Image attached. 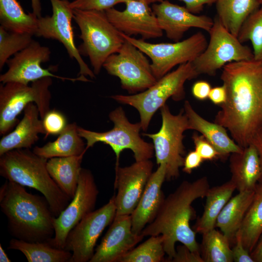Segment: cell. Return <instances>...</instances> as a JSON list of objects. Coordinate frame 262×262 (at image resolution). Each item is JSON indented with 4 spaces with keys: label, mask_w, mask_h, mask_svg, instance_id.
I'll return each mask as SVG.
<instances>
[{
    "label": "cell",
    "mask_w": 262,
    "mask_h": 262,
    "mask_svg": "<svg viewBox=\"0 0 262 262\" xmlns=\"http://www.w3.org/2000/svg\"><path fill=\"white\" fill-rule=\"evenodd\" d=\"M220 78L227 98L214 122L227 129L232 139L244 148L262 128V61L228 63Z\"/></svg>",
    "instance_id": "cell-1"
},
{
    "label": "cell",
    "mask_w": 262,
    "mask_h": 262,
    "mask_svg": "<svg viewBox=\"0 0 262 262\" xmlns=\"http://www.w3.org/2000/svg\"><path fill=\"white\" fill-rule=\"evenodd\" d=\"M209 188L206 177L193 181H182L164 198L155 218L141 232L144 237L163 236L164 249L170 261L175 255L177 242L192 251L200 253L196 232L190 227V222L194 214L192 204L195 200L205 197Z\"/></svg>",
    "instance_id": "cell-2"
},
{
    "label": "cell",
    "mask_w": 262,
    "mask_h": 262,
    "mask_svg": "<svg viewBox=\"0 0 262 262\" xmlns=\"http://www.w3.org/2000/svg\"><path fill=\"white\" fill-rule=\"evenodd\" d=\"M0 207L14 238L29 242H49L54 235V215L43 196L6 180L0 188Z\"/></svg>",
    "instance_id": "cell-3"
},
{
    "label": "cell",
    "mask_w": 262,
    "mask_h": 262,
    "mask_svg": "<svg viewBox=\"0 0 262 262\" xmlns=\"http://www.w3.org/2000/svg\"><path fill=\"white\" fill-rule=\"evenodd\" d=\"M48 160L29 148L13 149L0 156V175L7 180L39 191L57 217L71 199L50 176L47 167Z\"/></svg>",
    "instance_id": "cell-4"
},
{
    "label": "cell",
    "mask_w": 262,
    "mask_h": 262,
    "mask_svg": "<svg viewBox=\"0 0 262 262\" xmlns=\"http://www.w3.org/2000/svg\"><path fill=\"white\" fill-rule=\"evenodd\" d=\"M73 19L82 40L78 49L87 56L95 75L111 55L117 53L125 41L109 20L105 11L73 9Z\"/></svg>",
    "instance_id": "cell-5"
},
{
    "label": "cell",
    "mask_w": 262,
    "mask_h": 262,
    "mask_svg": "<svg viewBox=\"0 0 262 262\" xmlns=\"http://www.w3.org/2000/svg\"><path fill=\"white\" fill-rule=\"evenodd\" d=\"M199 75L192 62L179 65L146 90L131 95H115L110 97L119 103L130 105L139 112L142 130H147L151 118L156 111L164 105L170 98L176 101L185 96L184 85L187 80Z\"/></svg>",
    "instance_id": "cell-6"
},
{
    "label": "cell",
    "mask_w": 262,
    "mask_h": 262,
    "mask_svg": "<svg viewBox=\"0 0 262 262\" xmlns=\"http://www.w3.org/2000/svg\"><path fill=\"white\" fill-rule=\"evenodd\" d=\"M109 117L114 127L107 131H94L78 127L79 135L86 141L87 149L98 142L109 145L115 154V166L119 165L120 153L125 149L132 151L135 161L150 160L153 157V145L141 137L142 125L140 122L131 123L121 107L111 112Z\"/></svg>",
    "instance_id": "cell-7"
},
{
    "label": "cell",
    "mask_w": 262,
    "mask_h": 262,
    "mask_svg": "<svg viewBox=\"0 0 262 262\" xmlns=\"http://www.w3.org/2000/svg\"><path fill=\"white\" fill-rule=\"evenodd\" d=\"M51 77H45L28 84L9 82L0 85V134L10 131L18 121L17 116L27 105L34 103L42 119L50 110Z\"/></svg>",
    "instance_id": "cell-8"
},
{
    "label": "cell",
    "mask_w": 262,
    "mask_h": 262,
    "mask_svg": "<svg viewBox=\"0 0 262 262\" xmlns=\"http://www.w3.org/2000/svg\"><path fill=\"white\" fill-rule=\"evenodd\" d=\"M162 125L155 133H144L153 141L157 164H165L166 180L177 178L180 169L183 167L185 147L184 132L189 130L188 118L183 109L177 115L172 114L165 104L160 109Z\"/></svg>",
    "instance_id": "cell-9"
},
{
    "label": "cell",
    "mask_w": 262,
    "mask_h": 262,
    "mask_svg": "<svg viewBox=\"0 0 262 262\" xmlns=\"http://www.w3.org/2000/svg\"><path fill=\"white\" fill-rule=\"evenodd\" d=\"M128 40L151 60L152 73L158 80L177 65L193 62L205 49L208 42L201 32L174 43H151L120 33Z\"/></svg>",
    "instance_id": "cell-10"
},
{
    "label": "cell",
    "mask_w": 262,
    "mask_h": 262,
    "mask_svg": "<svg viewBox=\"0 0 262 262\" xmlns=\"http://www.w3.org/2000/svg\"><path fill=\"white\" fill-rule=\"evenodd\" d=\"M210 41L205 49L192 63L198 75L215 76L228 63L253 59V51L230 33L217 16L209 32Z\"/></svg>",
    "instance_id": "cell-11"
},
{
    "label": "cell",
    "mask_w": 262,
    "mask_h": 262,
    "mask_svg": "<svg viewBox=\"0 0 262 262\" xmlns=\"http://www.w3.org/2000/svg\"><path fill=\"white\" fill-rule=\"evenodd\" d=\"M146 54L125 39L117 53L109 56L103 67L118 77L122 89L130 94L143 92L157 81Z\"/></svg>",
    "instance_id": "cell-12"
},
{
    "label": "cell",
    "mask_w": 262,
    "mask_h": 262,
    "mask_svg": "<svg viewBox=\"0 0 262 262\" xmlns=\"http://www.w3.org/2000/svg\"><path fill=\"white\" fill-rule=\"evenodd\" d=\"M116 210L113 196L107 203L88 214L71 230L64 247L72 253L69 262L90 261L98 238L113 221Z\"/></svg>",
    "instance_id": "cell-13"
},
{
    "label": "cell",
    "mask_w": 262,
    "mask_h": 262,
    "mask_svg": "<svg viewBox=\"0 0 262 262\" xmlns=\"http://www.w3.org/2000/svg\"><path fill=\"white\" fill-rule=\"evenodd\" d=\"M98 192L91 171L82 168L74 197L54 219V235L49 242L50 245L64 249L67 235L71 230L94 210Z\"/></svg>",
    "instance_id": "cell-14"
},
{
    "label": "cell",
    "mask_w": 262,
    "mask_h": 262,
    "mask_svg": "<svg viewBox=\"0 0 262 262\" xmlns=\"http://www.w3.org/2000/svg\"><path fill=\"white\" fill-rule=\"evenodd\" d=\"M51 51L49 49L42 46L39 42L33 40L25 49L14 55L8 60L7 71L0 75V82L2 83L17 82L28 84L45 77L58 78L62 81L88 82L83 76L77 78H68L53 74L49 68L45 69L41 64L49 61Z\"/></svg>",
    "instance_id": "cell-15"
},
{
    "label": "cell",
    "mask_w": 262,
    "mask_h": 262,
    "mask_svg": "<svg viewBox=\"0 0 262 262\" xmlns=\"http://www.w3.org/2000/svg\"><path fill=\"white\" fill-rule=\"evenodd\" d=\"M52 15L39 17L36 36L56 39L66 48L69 56L78 63L79 76L95 78V74L84 61L74 42L72 19L73 9L68 0H50Z\"/></svg>",
    "instance_id": "cell-16"
},
{
    "label": "cell",
    "mask_w": 262,
    "mask_h": 262,
    "mask_svg": "<svg viewBox=\"0 0 262 262\" xmlns=\"http://www.w3.org/2000/svg\"><path fill=\"white\" fill-rule=\"evenodd\" d=\"M150 160L135 161L130 166H115L114 195L116 214L131 215L136 208L152 172Z\"/></svg>",
    "instance_id": "cell-17"
},
{
    "label": "cell",
    "mask_w": 262,
    "mask_h": 262,
    "mask_svg": "<svg viewBox=\"0 0 262 262\" xmlns=\"http://www.w3.org/2000/svg\"><path fill=\"white\" fill-rule=\"evenodd\" d=\"M126 8H111L105 11L112 24L120 33L131 36L139 35L143 40L161 37L163 31L149 5L136 0H128Z\"/></svg>",
    "instance_id": "cell-18"
},
{
    "label": "cell",
    "mask_w": 262,
    "mask_h": 262,
    "mask_svg": "<svg viewBox=\"0 0 262 262\" xmlns=\"http://www.w3.org/2000/svg\"><path fill=\"white\" fill-rule=\"evenodd\" d=\"M144 237L132 231L131 215H115L89 262H119Z\"/></svg>",
    "instance_id": "cell-19"
},
{
    "label": "cell",
    "mask_w": 262,
    "mask_h": 262,
    "mask_svg": "<svg viewBox=\"0 0 262 262\" xmlns=\"http://www.w3.org/2000/svg\"><path fill=\"white\" fill-rule=\"evenodd\" d=\"M152 10L166 37L175 42L180 41L184 33L191 28L201 29L209 33L213 24V20L210 17L193 14L185 7L172 3L167 0L153 4Z\"/></svg>",
    "instance_id": "cell-20"
},
{
    "label": "cell",
    "mask_w": 262,
    "mask_h": 262,
    "mask_svg": "<svg viewBox=\"0 0 262 262\" xmlns=\"http://www.w3.org/2000/svg\"><path fill=\"white\" fill-rule=\"evenodd\" d=\"M166 180V166L162 164L153 172L141 197L131 214L132 230L140 234L145 227L155 218L164 200L162 187Z\"/></svg>",
    "instance_id": "cell-21"
},
{
    "label": "cell",
    "mask_w": 262,
    "mask_h": 262,
    "mask_svg": "<svg viewBox=\"0 0 262 262\" xmlns=\"http://www.w3.org/2000/svg\"><path fill=\"white\" fill-rule=\"evenodd\" d=\"M37 106L30 103L24 110L21 120L10 133L0 141V156L16 149L30 148L39 139L38 135L45 134L42 120Z\"/></svg>",
    "instance_id": "cell-22"
},
{
    "label": "cell",
    "mask_w": 262,
    "mask_h": 262,
    "mask_svg": "<svg viewBox=\"0 0 262 262\" xmlns=\"http://www.w3.org/2000/svg\"><path fill=\"white\" fill-rule=\"evenodd\" d=\"M230 180L239 192L254 190L261 176V164L258 150L251 143L239 152L230 154Z\"/></svg>",
    "instance_id": "cell-23"
},
{
    "label": "cell",
    "mask_w": 262,
    "mask_h": 262,
    "mask_svg": "<svg viewBox=\"0 0 262 262\" xmlns=\"http://www.w3.org/2000/svg\"><path fill=\"white\" fill-rule=\"evenodd\" d=\"M183 110L188 118L189 130L196 131L203 135L215 148L219 158L225 160L230 154L243 150V148L229 137L225 127L203 118L187 100L184 102Z\"/></svg>",
    "instance_id": "cell-24"
},
{
    "label": "cell",
    "mask_w": 262,
    "mask_h": 262,
    "mask_svg": "<svg viewBox=\"0 0 262 262\" xmlns=\"http://www.w3.org/2000/svg\"><path fill=\"white\" fill-rule=\"evenodd\" d=\"M254 190L239 192L231 197L217 218L215 227L220 229L230 243L234 242L236 234L253 200Z\"/></svg>",
    "instance_id": "cell-25"
},
{
    "label": "cell",
    "mask_w": 262,
    "mask_h": 262,
    "mask_svg": "<svg viewBox=\"0 0 262 262\" xmlns=\"http://www.w3.org/2000/svg\"><path fill=\"white\" fill-rule=\"evenodd\" d=\"M78 128L76 123L67 124L55 141L49 142L42 147H34L33 152L47 159L78 156L85 153L87 149Z\"/></svg>",
    "instance_id": "cell-26"
},
{
    "label": "cell",
    "mask_w": 262,
    "mask_h": 262,
    "mask_svg": "<svg viewBox=\"0 0 262 262\" xmlns=\"http://www.w3.org/2000/svg\"><path fill=\"white\" fill-rule=\"evenodd\" d=\"M85 153L78 156L54 157L48 160V172L60 189L71 199L77 191Z\"/></svg>",
    "instance_id": "cell-27"
},
{
    "label": "cell",
    "mask_w": 262,
    "mask_h": 262,
    "mask_svg": "<svg viewBox=\"0 0 262 262\" xmlns=\"http://www.w3.org/2000/svg\"><path fill=\"white\" fill-rule=\"evenodd\" d=\"M235 189L230 180L221 185L210 187L205 196L203 212L194 227L196 232L202 234L214 229L218 216Z\"/></svg>",
    "instance_id": "cell-28"
},
{
    "label": "cell",
    "mask_w": 262,
    "mask_h": 262,
    "mask_svg": "<svg viewBox=\"0 0 262 262\" xmlns=\"http://www.w3.org/2000/svg\"><path fill=\"white\" fill-rule=\"evenodd\" d=\"M260 0H217V17L223 25L237 37L246 18L261 5Z\"/></svg>",
    "instance_id": "cell-29"
},
{
    "label": "cell",
    "mask_w": 262,
    "mask_h": 262,
    "mask_svg": "<svg viewBox=\"0 0 262 262\" xmlns=\"http://www.w3.org/2000/svg\"><path fill=\"white\" fill-rule=\"evenodd\" d=\"M38 19L33 12L26 13L17 0H0V26L5 30L36 35Z\"/></svg>",
    "instance_id": "cell-30"
},
{
    "label": "cell",
    "mask_w": 262,
    "mask_h": 262,
    "mask_svg": "<svg viewBox=\"0 0 262 262\" xmlns=\"http://www.w3.org/2000/svg\"><path fill=\"white\" fill-rule=\"evenodd\" d=\"M22 253L29 262H69L72 253L52 246L48 242H29L11 239L7 247Z\"/></svg>",
    "instance_id": "cell-31"
},
{
    "label": "cell",
    "mask_w": 262,
    "mask_h": 262,
    "mask_svg": "<svg viewBox=\"0 0 262 262\" xmlns=\"http://www.w3.org/2000/svg\"><path fill=\"white\" fill-rule=\"evenodd\" d=\"M240 231L245 248L252 251L262 234V184L258 183Z\"/></svg>",
    "instance_id": "cell-32"
},
{
    "label": "cell",
    "mask_w": 262,
    "mask_h": 262,
    "mask_svg": "<svg viewBox=\"0 0 262 262\" xmlns=\"http://www.w3.org/2000/svg\"><path fill=\"white\" fill-rule=\"evenodd\" d=\"M201 257L204 262H232L233 257L229 239L213 229L202 234Z\"/></svg>",
    "instance_id": "cell-33"
},
{
    "label": "cell",
    "mask_w": 262,
    "mask_h": 262,
    "mask_svg": "<svg viewBox=\"0 0 262 262\" xmlns=\"http://www.w3.org/2000/svg\"><path fill=\"white\" fill-rule=\"evenodd\" d=\"M162 235L150 236L146 241L134 247L119 262H160L165 254Z\"/></svg>",
    "instance_id": "cell-34"
},
{
    "label": "cell",
    "mask_w": 262,
    "mask_h": 262,
    "mask_svg": "<svg viewBox=\"0 0 262 262\" xmlns=\"http://www.w3.org/2000/svg\"><path fill=\"white\" fill-rule=\"evenodd\" d=\"M237 38L242 43L250 41L253 59L262 61V4L244 21Z\"/></svg>",
    "instance_id": "cell-35"
},
{
    "label": "cell",
    "mask_w": 262,
    "mask_h": 262,
    "mask_svg": "<svg viewBox=\"0 0 262 262\" xmlns=\"http://www.w3.org/2000/svg\"><path fill=\"white\" fill-rule=\"evenodd\" d=\"M33 35L9 32L0 26V69L9 58L27 47L33 40Z\"/></svg>",
    "instance_id": "cell-36"
},
{
    "label": "cell",
    "mask_w": 262,
    "mask_h": 262,
    "mask_svg": "<svg viewBox=\"0 0 262 262\" xmlns=\"http://www.w3.org/2000/svg\"><path fill=\"white\" fill-rule=\"evenodd\" d=\"M42 120L46 136L59 134L67 124L64 115L55 110L49 111Z\"/></svg>",
    "instance_id": "cell-37"
},
{
    "label": "cell",
    "mask_w": 262,
    "mask_h": 262,
    "mask_svg": "<svg viewBox=\"0 0 262 262\" xmlns=\"http://www.w3.org/2000/svg\"><path fill=\"white\" fill-rule=\"evenodd\" d=\"M128 0H74L70 2L72 9L106 11L115 5L125 3Z\"/></svg>",
    "instance_id": "cell-38"
},
{
    "label": "cell",
    "mask_w": 262,
    "mask_h": 262,
    "mask_svg": "<svg viewBox=\"0 0 262 262\" xmlns=\"http://www.w3.org/2000/svg\"><path fill=\"white\" fill-rule=\"evenodd\" d=\"M192 139L195 145V150L203 161H212L219 158V153L215 148L203 135H199L194 132Z\"/></svg>",
    "instance_id": "cell-39"
},
{
    "label": "cell",
    "mask_w": 262,
    "mask_h": 262,
    "mask_svg": "<svg viewBox=\"0 0 262 262\" xmlns=\"http://www.w3.org/2000/svg\"><path fill=\"white\" fill-rule=\"evenodd\" d=\"M234 243L231 248L233 262H254L250 253L244 246L239 230L236 234Z\"/></svg>",
    "instance_id": "cell-40"
},
{
    "label": "cell",
    "mask_w": 262,
    "mask_h": 262,
    "mask_svg": "<svg viewBox=\"0 0 262 262\" xmlns=\"http://www.w3.org/2000/svg\"><path fill=\"white\" fill-rule=\"evenodd\" d=\"M172 262H204L199 253L190 250L184 245L179 246L176 248V253Z\"/></svg>",
    "instance_id": "cell-41"
},
{
    "label": "cell",
    "mask_w": 262,
    "mask_h": 262,
    "mask_svg": "<svg viewBox=\"0 0 262 262\" xmlns=\"http://www.w3.org/2000/svg\"><path fill=\"white\" fill-rule=\"evenodd\" d=\"M212 87L209 82L200 80L195 82L192 87V94L199 100H205L209 98Z\"/></svg>",
    "instance_id": "cell-42"
},
{
    "label": "cell",
    "mask_w": 262,
    "mask_h": 262,
    "mask_svg": "<svg viewBox=\"0 0 262 262\" xmlns=\"http://www.w3.org/2000/svg\"><path fill=\"white\" fill-rule=\"evenodd\" d=\"M203 161L195 150L190 151L184 158L182 170L185 173L191 174L193 170L200 166Z\"/></svg>",
    "instance_id": "cell-43"
},
{
    "label": "cell",
    "mask_w": 262,
    "mask_h": 262,
    "mask_svg": "<svg viewBox=\"0 0 262 262\" xmlns=\"http://www.w3.org/2000/svg\"><path fill=\"white\" fill-rule=\"evenodd\" d=\"M184 2L186 8L191 13L196 14L201 12L204 5H211L217 0H180Z\"/></svg>",
    "instance_id": "cell-44"
},
{
    "label": "cell",
    "mask_w": 262,
    "mask_h": 262,
    "mask_svg": "<svg viewBox=\"0 0 262 262\" xmlns=\"http://www.w3.org/2000/svg\"><path fill=\"white\" fill-rule=\"evenodd\" d=\"M213 103L220 106L224 103L227 98V92L225 86L222 85L212 88L209 98Z\"/></svg>",
    "instance_id": "cell-45"
},
{
    "label": "cell",
    "mask_w": 262,
    "mask_h": 262,
    "mask_svg": "<svg viewBox=\"0 0 262 262\" xmlns=\"http://www.w3.org/2000/svg\"><path fill=\"white\" fill-rule=\"evenodd\" d=\"M251 143L253 144L256 147L259 155L262 172L259 183L262 184V128L254 135Z\"/></svg>",
    "instance_id": "cell-46"
},
{
    "label": "cell",
    "mask_w": 262,
    "mask_h": 262,
    "mask_svg": "<svg viewBox=\"0 0 262 262\" xmlns=\"http://www.w3.org/2000/svg\"><path fill=\"white\" fill-rule=\"evenodd\" d=\"M250 255L254 262H262V234L251 252Z\"/></svg>",
    "instance_id": "cell-47"
},
{
    "label": "cell",
    "mask_w": 262,
    "mask_h": 262,
    "mask_svg": "<svg viewBox=\"0 0 262 262\" xmlns=\"http://www.w3.org/2000/svg\"><path fill=\"white\" fill-rule=\"evenodd\" d=\"M33 13L38 17L41 16V5L40 0H31Z\"/></svg>",
    "instance_id": "cell-48"
},
{
    "label": "cell",
    "mask_w": 262,
    "mask_h": 262,
    "mask_svg": "<svg viewBox=\"0 0 262 262\" xmlns=\"http://www.w3.org/2000/svg\"><path fill=\"white\" fill-rule=\"evenodd\" d=\"M0 262H10L11 260L8 258L7 255L4 250L2 246L0 244Z\"/></svg>",
    "instance_id": "cell-49"
},
{
    "label": "cell",
    "mask_w": 262,
    "mask_h": 262,
    "mask_svg": "<svg viewBox=\"0 0 262 262\" xmlns=\"http://www.w3.org/2000/svg\"><path fill=\"white\" fill-rule=\"evenodd\" d=\"M136 0L140 1L149 5L151 3H153L157 2H160L162 1L163 0Z\"/></svg>",
    "instance_id": "cell-50"
},
{
    "label": "cell",
    "mask_w": 262,
    "mask_h": 262,
    "mask_svg": "<svg viewBox=\"0 0 262 262\" xmlns=\"http://www.w3.org/2000/svg\"><path fill=\"white\" fill-rule=\"evenodd\" d=\"M260 1L261 2V4H262V0H260Z\"/></svg>",
    "instance_id": "cell-51"
}]
</instances>
